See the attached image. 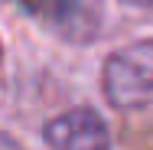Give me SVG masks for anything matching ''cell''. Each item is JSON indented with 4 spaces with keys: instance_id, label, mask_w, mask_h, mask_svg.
<instances>
[{
    "instance_id": "obj_5",
    "label": "cell",
    "mask_w": 153,
    "mask_h": 150,
    "mask_svg": "<svg viewBox=\"0 0 153 150\" xmlns=\"http://www.w3.org/2000/svg\"><path fill=\"white\" fill-rule=\"evenodd\" d=\"M124 3H130V7H153V0H124Z\"/></svg>"
},
{
    "instance_id": "obj_1",
    "label": "cell",
    "mask_w": 153,
    "mask_h": 150,
    "mask_svg": "<svg viewBox=\"0 0 153 150\" xmlns=\"http://www.w3.org/2000/svg\"><path fill=\"white\" fill-rule=\"evenodd\" d=\"M101 88L117 111L147 104L153 98V39H140L111 52L101 72Z\"/></svg>"
},
{
    "instance_id": "obj_2",
    "label": "cell",
    "mask_w": 153,
    "mask_h": 150,
    "mask_svg": "<svg viewBox=\"0 0 153 150\" xmlns=\"http://www.w3.org/2000/svg\"><path fill=\"white\" fill-rule=\"evenodd\" d=\"M13 3L49 23L68 43H88L101 30V10L88 0H13Z\"/></svg>"
},
{
    "instance_id": "obj_3",
    "label": "cell",
    "mask_w": 153,
    "mask_h": 150,
    "mask_svg": "<svg viewBox=\"0 0 153 150\" xmlns=\"http://www.w3.org/2000/svg\"><path fill=\"white\" fill-rule=\"evenodd\" d=\"M46 144L52 150H111V131L91 108H72L46 124Z\"/></svg>"
},
{
    "instance_id": "obj_4",
    "label": "cell",
    "mask_w": 153,
    "mask_h": 150,
    "mask_svg": "<svg viewBox=\"0 0 153 150\" xmlns=\"http://www.w3.org/2000/svg\"><path fill=\"white\" fill-rule=\"evenodd\" d=\"M0 150H23L13 137H7V134H0Z\"/></svg>"
}]
</instances>
